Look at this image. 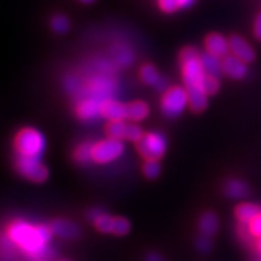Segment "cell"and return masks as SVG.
I'll list each match as a JSON object with an SVG mask.
<instances>
[{"instance_id": "6da1fadb", "label": "cell", "mask_w": 261, "mask_h": 261, "mask_svg": "<svg viewBox=\"0 0 261 261\" xmlns=\"http://www.w3.org/2000/svg\"><path fill=\"white\" fill-rule=\"evenodd\" d=\"M51 234V228L46 225L14 220L2 238L3 257L5 261H48L54 256V250L48 247Z\"/></svg>"}, {"instance_id": "7a4b0ae2", "label": "cell", "mask_w": 261, "mask_h": 261, "mask_svg": "<svg viewBox=\"0 0 261 261\" xmlns=\"http://www.w3.org/2000/svg\"><path fill=\"white\" fill-rule=\"evenodd\" d=\"M179 62L181 65V75L185 87L200 86L205 75L201 55L191 46L184 47L179 54Z\"/></svg>"}, {"instance_id": "3957f363", "label": "cell", "mask_w": 261, "mask_h": 261, "mask_svg": "<svg viewBox=\"0 0 261 261\" xmlns=\"http://www.w3.org/2000/svg\"><path fill=\"white\" fill-rule=\"evenodd\" d=\"M44 136L38 129L32 127L22 128L15 138V149L17 156H25V158H39L45 151Z\"/></svg>"}, {"instance_id": "277c9868", "label": "cell", "mask_w": 261, "mask_h": 261, "mask_svg": "<svg viewBox=\"0 0 261 261\" xmlns=\"http://www.w3.org/2000/svg\"><path fill=\"white\" fill-rule=\"evenodd\" d=\"M123 151H125V146H123L122 140L108 137L107 139L93 143L91 159L93 162L99 163V165H106L119 159Z\"/></svg>"}, {"instance_id": "5b68a950", "label": "cell", "mask_w": 261, "mask_h": 261, "mask_svg": "<svg viewBox=\"0 0 261 261\" xmlns=\"http://www.w3.org/2000/svg\"><path fill=\"white\" fill-rule=\"evenodd\" d=\"M137 148H138L139 154L145 160H156L165 155L166 149H167V143L166 138L159 132H148L143 135L138 142H137Z\"/></svg>"}, {"instance_id": "8992f818", "label": "cell", "mask_w": 261, "mask_h": 261, "mask_svg": "<svg viewBox=\"0 0 261 261\" xmlns=\"http://www.w3.org/2000/svg\"><path fill=\"white\" fill-rule=\"evenodd\" d=\"M188 91L180 86H172L163 93L161 99L162 113L168 117H175L188 106Z\"/></svg>"}, {"instance_id": "52a82bcc", "label": "cell", "mask_w": 261, "mask_h": 261, "mask_svg": "<svg viewBox=\"0 0 261 261\" xmlns=\"http://www.w3.org/2000/svg\"><path fill=\"white\" fill-rule=\"evenodd\" d=\"M16 168L22 177L33 182H42L47 179L48 171L39 158L17 156Z\"/></svg>"}, {"instance_id": "ba28073f", "label": "cell", "mask_w": 261, "mask_h": 261, "mask_svg": "<svg viewBox=\"0 0 261 261\" xmlns=\"http://www.w3.org/2000/svg\"><path fill=\"white\" fill-rule=\"evenodd\" d=\"M108 137L119 140H129V142H138L142 138L143 129L135 123H126L121 121H109L106 127Z\"/></svg>"}, {"instance_id": "9c48e42d", "label": "cell", "mask_w": 261, "mask_h": 261, "mask_svg": "<svg viewBox=\"0 0 261 261\" xmlns=\"http://www.w3.org/2000/svg\"><path fill=\"white\" fill-rule=\"evenodd\" d=\"M99 114L109 121H121L126 119V104L117 102L112 98H107L100 104Z\"/></svg>"}, {"instance_id": "30bf717a", "label": "cell", "mask_w": 261, "mask_h": 261, "mask_svg": "<svg viewBox=\"0 0 261 261\" xmlns=\"http://www.w3.org/2000/svg\"><path fill=\"white\" fill-rule=\"evenodd\" d=\"M204 47L205 51L210 55L218 58L226 57L230 46H228V41L225 39L223 35L218 34V33H211L204 39Z\"/></svg>"}, {"instance_id": "8fae6325", "label": "cell", "mask_w": 261, "mask_h": 261, "mask_svg": "<svg viewBox=\"0 0 261 261\" xmlns=\"http://www.w3.org/2000/svg\"><path fill=\"white\" fill-rule=\"evenodd\" d=\"M228 46H230V51H232L233 56L240 58L244 63H250L255 58L253 48L240 35H232L228 39Z\"/></svg>"}, {"instance_id": "7c38bea8", "label": "cell", "mask_w": 261, "mask_h": 261, "mask_svg": "<svg viewBox=\"0 0 261 261\" xmlns=\"http://www.w3.org/2000/svg\"><path fill=\"white\" fill-rule=\"evenodd\" d=\"M223 64V71L226 75H228L232 79L240 80L243 79L247 75V65L243 61H241L240 58L236 56H226L224 57V60L221 61Z\"/></svg>"}, {"instance_id": "4fadbf2b", "label": "cell", "mask_w": 261, "mask_h": 261, "mask_svg": "<svg viewBox=\"0 0 261 261\" xmlns=\"http://www.w3.org/2000/svg\"><path fill=\"white\" fill-rule=\"evenodd\" d=\"M102 102L103 100H97L96 98H86V99L81 100L76 104L75 112H76L80 119L92 120L98 115H100L99 109Z\"/></svg>"}, {"instance_id": "5bb4252c", "label": "cell", "mask_w": 261, "mask_h": 261, "mask_svg": "<svg viewBox=\"0 0 261 261\" xmlns=\"http://www.w3.org/2000/svg\"><path fill=\"white\" fill-rule=\"evenodd\" d=\"M89 218L92 220L98 230L103 233H113L114 224H115V217H110L109 214L104 213L100 210L90 211Z\"/></svg>"}, {"instance_id": "9a60e30c", "label": "cell", "mask_w": 261, "mask_h": 261, "mask_svg": "<svg viewBox=\"0 0 261 261\" xmlns=\"http://www.w3.org/2000/svg\"><path fill=\"white\" fill-rule=\"evenodd\" d=\"M187 89V87H185ZM188 99L189 107H190L191 112L194 113H202L207 108L208 100L207 94L203 92V90L200 86L196 87H188Z\"/></svg>"}, {"instance_id": "2e32d148", "label": "cell", "mask_w": 261, "mask_h": 261, "mask_svg": "<svg viewBox=\"0 0 261 261\" xmlns=\"http://www.w3.org/2000/svg\"><path fill=\"white\" fill-rule=\"evenodd\" d=\"M50 228L52 233L57 234L62 238H68V240H71V238H75L79 236V227L76 226L74 223L67 220H55L52 221L50 225Z\"/></svg>"}, {"instance_id": "e0dca14e", "label": "cell", "mask_w": 261, "mask_h": 261, "mask_svg": "<svg viewBox=\"0 0 261 261\" xmlns=\"http://www.w3.org/2000/svg\"><path fill=\"white\" fill-rule=\"evenodd\" d=\"M149 106L143 100H133L126 104V119L130 121H142L149 115Z\"/></svg>"}, {"instance_id": "ac0fdd59", "label": "cell", "mask_w": 261, "mask_h": 261, "mask_svg": "<svg viewBox=\"0 0 261 261\" xmlns=\"http://www.w3.org/2000/svg\"><path fill=\"white\" fill-rule=\"evenodd\" d=\"M261 211L259 205L253 203H242L236 208V218L240 221V224L248 225L252 219Z\"/></svg>"}, {"instance_id": "d6986e66", "label": "cell", "mask_w": 261, "mask_h": 261, "mask_svg": "<svg viewBox=\"0 0 261 261\" xmlns=\"http://www.w3.org/2000/svg\"><path fill=\"white\" fill-rule=\"evenodd\" d=\"M201 58L205 74L213 75V76H219L223 73V64H221L220 58L215 57L213 55H210L208 52L202 55Z\"/></svg>"}, {"instance_id": "ffe728a7", "label": "cell", "mask_w": 261, "mask_h": 261, "mask_svg": "<svg viewBox=\"0 0 261 261\" xmlns=\"http://www.w3.org/2000/svg\"><path fill=\"white\" fill-rule=\"evenodd\" d=\"M198 226H200V230L203 233V236L211 237L217 232L218 226H219V221H218L217 215L214 213H205L202 215Z\"/></svg>"}, {"instance_id": "44dd1931", "label": "cell", "mask_w": 261, "mask_h": 261, "mask_svg": "<svg viewBox=\"0 0 261 261\" xmlns=\"http://www.w3.org/2000/svg\"><path fill=\"white\" fill-rule=\"evenodd\" d=\"M249 189L243 181L230 180L225 187V194L231 198H242L248 195Z\"/></svg>"}, {"instance_id": "7402d4cb", "label": "cell", "mask_w": 261, "mask_h": 261, "mask_svg": "<svg viewBox=\"0 0 261 261\" xmlns=\"http://www.w3.org/2000/svg\"><path fill=\"white\" fill-rule=\"evenodd\" d=\"M139 76H140V80L146 85H155L158 84L160 80L158 70H156L154 65L150 63L142 65V68H140L139 70Z\"/></svg>"}, {"instance_id": "603a6c76", "label": "cell", "mask_w": 261, "mask_h": 261, "mask_svg": "<svg viewBox=\"0 0 261 261\" xmlns=\"http://www.w3.org/2000/svg\"><path fill=\"white\" fill-rule=\"evenodd\" d=\"M92 144L91 142H85L83 144L77 145L76 149L74 151V159L75 161L81 163V165H85V163H89L92 161L91 159V152H92Z\"/></svg>"}, {"instance_id": "cb8c5ba5", "label": "cell", "mask_w": 261, "mask_h": 261, "mask_svg": "<svg viewBox=\"0 0 261 261\" xmlns=\"http://www.w3.org/2000/svg\"><path fill=\"white\" fill-rule=\"evenodd\" d=\"M200 87L203 90V92L207 94V96H213L219 91L220 84L218 81L217 76H213V75L205 74L203 76V79L201 81Z\"/></svg>"}, {"instance_id": "d4e9b609", "label": "cell", "mask_w": 261, "mask_h": 261, "mask_svg": "<svg viewBox=\"0 0 261 261\" xmlns=\"http://www.w3.org/2000/svg\"><path fill=\"white\" fill-rule=\"evenodd\" d=\"M247 228V232L250 238H261V211L253 218L248 225H244Z\"/></svg>"}, {"instance_id": "484cf974", "label": "cell", "mask_w": 261, "mask_h": 261, "mask_svg": "<svg viewBox=\"0 0 261 261\" xmlns=\"http://www.w3.org/2000/svg\"><path fill=\"white\" fill-rule=\"evenodd\" d=\"M143 172H144L146 178L155 179L160 175L161 167H160L159 162L156 160H146L144 166H143Z\"/></svg>"}, {"instance_id": "4316f807", "label": "cell", "mask_w": 261, "mask_h": 261, "mask_svg": "<svg viewBox=\"0 0 261 261\" xmlns=\"http://www.w3.org/2000/svg\"><path fill=\"white\" fill-rule=\"evenodd\" d=\"M51 27L56 33H64L69 28V21L64 16L58 15L55 16L51 21Z\"/></svg>"}, {"instance_id": "83f0119b", "label": "cell", "mask_w": 261, "mask_h": 261, "mask_svg": "<svg viewBox=\"0 0 261 261\" xmlns=\"http://www.w3.org/2000/svg\"><path fill=\"white\" fill-rule=\"evenodd\" d=\"M159 6L166 14H172L180 8L178 0H159Z\"/></svg>"}, {"instance_id": "f1b7e54d", "label": "cell", "mask_w": 261, "mask_h": 261, "mask_svg": "<svg viewBox=\"0 0 261 261\" xmlns=\"http://www.w3.org/2000/svg\"><path fill=\"white\" fill-rule=\"evenodd\" d=\"M197 247L201 252H208L212 248V242L208 236H202L198 238L197 241Z\"/></svg>"}, {"instance_id": "f546056e", "label": "cell", "mask_w": 261, "mask_h": 261, "mask_svg": "<svg viewBox=\"0 0 261 261\" xmlns=\"http://www.w3.org/2000/svg\"><path fill=\"white\" fill-rule=\"evenodd\" d=\"M254 34L255 37L261 40V12L256 16L255 23H254Z\"/></svg>"}, {"instance_id": "4dcf8cb0", "label": "cell", "mask_w": 261, "mask_h": 261, "mask_svg": "<svg viewBox=\"0 0 261 261\" xmlns=\"http://www.w3.org/2000/svg\"><path fill=\"white\" fill-rule=\"evenodd\" d=\"M179 2V5H180V8H189L192 3H194V0H178Z\"/></svg>"}, {"instance_id": "1f68e13d", "label": "cell", "mask_w": 261, "mask_h": 261, "mask_svg": "<svg viewBox=\"0 0 261 261\" xmlns=\"http://www.w3.org/2000/svg\"><path fill=\"white\" fill-rule=\"evenodd\" d=\"M146 261H163V259L159 255V254H150Z\"/></svg>"}, {"instance_id": "d6a6232c", "label": "cell", "mask_w": 261, "mask_h": 261, "mask_svg": "<svg viewBox=\"0 0 261 261\" xmlns=\"http://www.w3.org/2000/svg\"><path fill=\"white\" fill-rule=\"evenodd\" d=\"M255 248H256L257 253L261 254V238H259V240L256 241V243H255Z\"/></svg>"}, {"instance_id": "836d02e7", "label": "cell", "mask_w": 261, "mask_h": 261, "mask_svg": "<svg viewBox=\"0 0 261 261\" xmlns=\"http://www.w3.org/2000/svg\"><path fill=\"white\" fill-rule=\"evenodd\" d=\"M81 2H83V3H92V2H94V0H81Z\"/></svg>"}, {"instance_id": "e575fe53", "label": "cell", "mask_w": 261, "mask_h": 261, "mask_svg": "<svg viewBox=\"0 0 261 261\" xmlns=\"http://www.w3.org/2000/svg\"><path fill=\"white\" fill-rule=\"evenodd\" d=\"M62 261H67V260H62Z\"/></svg>"}]
</instances>
